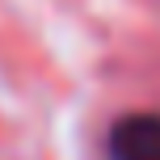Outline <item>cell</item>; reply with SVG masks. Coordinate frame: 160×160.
Listing matches in <instances>:
<instances>
[{"label": "cell", "mask_w": 160, "mask_h": 160, "mask_svg": "<svg viewBox=\"0 0 160 160\" xmlns=\"http://www.w3.org/2000/svg\"><path fill=\"white\" fill-rule=\"evenodd\" d=\"M114 160H160V114H127L110 131Z\"/></svg>", "instance_id": "1"}]
</instances>
